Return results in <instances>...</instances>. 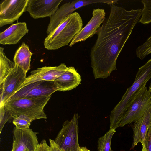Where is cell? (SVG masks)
<instances>
[{"label": "cell", "mask_w": 151, "mask_h": 151, "mask_svg": "<svg viewBox=\"0 0 151 151\" xmlns=\"http://www.w3.org/2000/svg\"><path fill=\"white\" fill-rule=\"evenodd\" d=\"M98 29L97 40L92 48L91 65L95 78H107L116 70L119 55L142 15V9L127 10L114 4Z\"/></svg>", "instance_id": "obj_1"}, {"label": "cell", "mask_w": 151, "mask_h": 151, "mask_svg": "<svg viewBox=\"0 0 151 151\" xmlns=\"http://www.w3.org/2000/svg\"><path fill=\"white\" fill-rule=\"evenodd\" d=\"M151 78V59L139 69L135 80L127 89L120 101L111 112L110 115V129H116L119 125L123 116L133 99L141 89L146 86Z\"/></svg>", "instance_id": "obj_2"}, {"label": "cell", "mask_w": 151, "mask_h": 151, "mask_svg": "<svg viewBox=\"0 0 151 151\" xmlns=\"http://www.w3.org/2000/svg\"><path fill=\"white\" fill-rule=\"evenodd\" d=\"M83 21L75 12L68 15L45 38V47L48 50H57L67 45L83 28Z\"/></svg>", "instance_id": "obj_3"}, {"label": "cell", "mask_w": 151, "mask_h": 151, "mask_svg": "<svg viewBox=\"0 0 151 151\" xmlns=\"http://www.w3.org/2000/svg\"><path fill=\"white\" fill-rule=\"evenodd\" d=\"M51 96L18 99L8 101L4 105L11 112L12 118L23 116L32 122L37 119L47 118L43 109Z\"/></svg>", "instance_id": "obj_4"}, {"label": "cell", "mask_w": 151, "mask_h": 151, "mask_svg": "<svg viewBox=\"0 0 151 151\" xmlns=\"http://www.w3.org/2000/svg\"><path fill=\"white\" fill-rule=\"evenodd\" d=\"M77 113H75L70 121L65 122L54 140L65 151H78L80 148L78 142V122Z\"/></svg>", "instance_id": "obj_5"}, {"label": "cell", "mask_w": 151, "mask_h": 151, "mask_svg": "<svg viewBox=\"0 0 151 151\" xmlns=\"http://www.w3.org/2000/svg\"><path fill=\"white\" fill-rule=\"evenodd\" d=\"M151 106V92L145 86L131 102L123 116L119 127L139 119Z\"/></svg>", "instance_id": "obj_6"}, {"label": "cell", "mask_w": 151, "mask_h": 151, "mask_svg": "<svg viewBox=\"0 0 151 151\" xmlns=\"http://www.w3.org/2000/svg\"><path fill=\"white\" fill-rule=\"evenodd\" d=\"M56 91H58V89L54 81H36L18 89L8 101L18 99L46 97L51 96Z\"/></svg>", "instance_id": "obj_7"}, {"label": "cell", "mask_w": 151, "mask_h": 151, "mask_svg": "<svg viewBox=\"0 0 151 151\" xmlns=\"http://www.w3.org/2000/svg\"><path fill=\"white\" fill-rule=\"evenodd\" d=\"M114 3L113 0H78L66 3L58 8L55 13L50 17L47 30V34L49 35L64 19L78 8L92 4L104 3L110 5Z\"/></svg>", "instance_id": "obj_8"}, {"label": "cell", "mask_w": 151, "mask_h": 151, "mask_svg": "<svg viewBox=\"0 0 151 151\" xmlns=\"http://www.w3.org/2000/svg\"><path fill=\"white\" fill-rule=\"evenodd\" d=\"M26 74L16 64L3 83L0 84V107L3 106L24 83L27 77Z\"/></svg>", "instance_id": "obj_9"}, {"label": "cell", "mask_w": 151, "mask_h": 151, "mask_svg": "<svg viewBox=\"0 0 151 151\" xmlns=\"http://www.w3.org/2000/svg\"><path fill=\"white\" fill-rule=\"evenodd\" d=\"M29 0H5L0 4V27L17 21L26 11Z\"/></svg>", "instance_id": "obj_10"}, {"label": "cell", "mask_w": 151, "mask_h": 151, "mask_svg": "<svg viewBox=\"0 0 151 151\" xmlns=\"http://www.w3.org/2000/svg\"><path fill=\"white\" fill-rule=\"evenodd\" d=\"M13 143L11 151H35L39 143L37 133L30 128L20 129L15 127L13 130Z\"/></svg>", "instance_id": "obj_11"}, {"label": "cell", "mask_w": 151, "mask_h": 151, "mask_svg": "<svg viewBox=\"0 0 151 151\" xmlns=\"http://www.w3.org/2000/svg\"><path fill=\"white\" fill-rule=\"evenodd\" d=\"M105 15L104 9L100 8L94 9L91 19L73 37L69 46L72 47L77 43L84 41L96 34L100 25L106 19Z\"/></svg>", "instance_id": "obj_12"}, {"label": "cell", "mask_w": 151, "mask_h": 151, "mask_svg": "<svg viewBox=\"0 0 151 151\" xmlns=\"http://www.w3.org/2000/svg\"><path fill=\"white\" fill-rule=\"evenodd\" d=\"M63 0H29L26 9L35 19L51 17Z\"/></svg>", "instance_id": "obj_13"}, {"label": "cell", "mask_w": 151, "mask_h": 151, "mask_svg": "<svg viewBox=\"0 0 151 151\" xmlns=\"http://www.w3.org/2000/svg\"><path fill=\"white\" fill-rule=\"evenodd\" d=\"M68 68V67L64 63H61L58 66H44L38 68L31 72L30 75L27 77L24 83L18 89L36 81H54L64 73Z\"/></svg>", "instance_id": "obj_14"}, {"label": "cell", "mask_w": 151, "mask_h": 151, "mask_svg": "<svg viewBox=\"0 0 151 151\" xmlns=\"http://www.w3.org/2000/svg\"><path fill=\"white\" fill-rule=\"evenodd\" d=\"M29 32L25 22H18L11 25L0 33V43L3 45H14Z\"/></svg>", "instance_id": "obj_15"}, {"label": "cell", "mask_w": 151, "mask_h": 151, "mask_svg": "<svg viewBox=\"0 0 151 151\" xmlns=\"http://www.w3.org/2000/svg\"><path fill=\"white\" fill-rule=\"evenodd\" d=\"M81 76L75 68L68 67L67 70L54 81L59 91H69L81 83Z\"/></svg>", "instance_id": "obj_16"}, {"label": "cell", "mask_w": 151, "mask_h": 151, "mask_svg": "<svg viewBox=\"0 0 151 151\" xmlns=\"http://www.w3.org/2000/svg\"><path fill=\"white\" fill-rule=\"evenodd\" d=\"M134 122L132 126L133 140L131 149L139 143L142 145L144 144L146 134L151 124V106L141 118Z\"/></svg>", "instance_id": "obj_17"}, {"label": "cell", "mask_w": 151, "mask_h": 151, "mask_svg": "<svg viewBox=\"0 0 151 151\" xmlns=\"http://www.w3.org/2000/svg\"><path fill=\"white\" fill-rule=\"evenodd\" d=\"M32 55L29 46L23 42L15 52L13 58L14 62L27 73L30 69Z\"/></svg>", "instance_id": "obj_18"}, {"label": "cell", "mask_w": 151, "mask_h": 151, "mask_svg": "<svg viewBox=\"0 0 151 151\" xmlns=\"http://www.w3.org/2000/svg\"><path fill=\"white\" fill-rule=\"evenodd\" d=\"M0 84H1L15 66L16 64L9 60L4 52V48L0 47Z\"/></svg>", "instance_id": "obj_19"}, {"label": "cell", "mask_w": 151, "mask_h": 151, "mask_svg": "<svg viewBox=\"0 0 151 151\" xmlns=\"http://www.w3.org/2000/svg\"><path fill=\"white\" fill-rule=\"evenodd\" d=\"M115 129H110L103 136L99 138L98 141V151H112L111 147V142Z\"/></svg>", "instance_id": "obj_20"}, {"label": "cell", "mask_w": 151, "mask_h": 151, "mask_svg": "<svg viewBox=\"0 0 151 151\" xmlns=\"http://www.w3.org/2000/svg\"><path fill=\"white\" fill-rule=\"evenodd\" d=\"M141 2L143 8L139 23L146 25L151 22V0H142Z\"/></svg>", "instance_id": "obj_21"}, {"label": "cell", "mask_w": 151, "mask_h": 151, "mask_svg": "<svg viewBox=\"0 0 151 151\" xmlns=\"http://www.w3.org/2000/svg\"><path fill=\"white\" fill-rule=\"evenodd\" d=\"M136 53L137 57L141 60L151 53V35L145 42L136 49Z\"/></svg>", "instance_id": "obj_22"}, {"label": "cell", "mask_w": 151, "mask_h": 151, "mask_svg": "<svg viewBox=\"0 0 151 151\" xmlns=\"http://www.w3.org/2000/svg\"><path fill=\"white\" fill-rule=\"evenodd\" d=\"M13 123L15 127L20 129L29 128L31 121L23 116H19L14 117Z\"/></svg>", "instance_id": "obj_23"}, {"label": "cell", "mask_w": 151, "mask_h": 151, "mask_svg": "<svg viewBox=\"0 0 151 151\" xmlns=\"http://www.w3.org/2000/svg\"><path fill=\"white\" fill-rule=\"evenodd\" d=\"M0 133L6 123L12 118V114L10 111L4 105L0 107Z\"/></svg>", "instance_id": "obj_24"}, {"label": "cell", "mask_w": 151, "mask_h": 151, "mask_svg": "<svg viewBox=\"0 0 151 151\" xmlns=\"http://www.w3.org/2000/svg\"><path fill=\"white\" fill-rule=\"evenodd\" d=\"M144 145L146 151H151V124L146 134Z\"/></svg>", "instance_id": "obj_25"}, {"label": "cell", "mask_w": 151, "mask_h": 151, "mask_svg": "<svg viewBox=\"0 0 151 151\" xmlns=\"http://www.w3.org/2000/svg\"><path fill=\"white\" fill-rule=\"evenodd\" d=\"M49 147L46 141L43 139L39 144L35 151H49Z\"/></svg>", "instance_id": "obj_26"}, {"label": "cell", "mask_w": 151, "mask_h": 151, "mask_svg": "<svg viewBox=\"0 0 151 151\" xmlns=\"http://www.w3.org/2000/svg\"><path fill=\"white\" fill-rule=\"evenodd\" d=\"M50 146L49 147V151H65L60 148L58 145L55 143L54 140L49 139Z\"/></svg>", "instance_id": "obj_27"}, {"label": "cell", "mask_w": 151, "mask_h": 151, "mask_svg": "<svg viewBox=\"0 0 151 151\" xmlns=\"http://www.w3.org/2000/svg\"><path fill=\"white\" fill-rule=\"evenodd\" d=\"M78 151H90L86 147H80V149Z\"/></svg>", "instance_id": "obj_28"}, {"label": "cell", "mask_w": 151, "mask_h": 151, "mask_svg": "<svg viewBox=\"0 0 151 151\" xmlns=\"http://www.w3.org/2000/svg\"><path fill=\"white\" fill-rule=\"evenodd\" d=\"M142 148L141 151H146V148L144 144L142 145Z\"/></svg>", "instance_id": "obj_29"}, {"label": "cell", "mask_w": 151, "mask_h": 151, "mask_svg": "<svg viewBox=\"0 0 151 151\" xmlns=\"http://www.w3.org/2000/svg\"><path fill=\"white\" fill-rule=\"evenodd\" d=\"M151 93V83H150V85L149 86V89Z\"/></svg>", "instance_id": "obj_30"}, {"label": "cell", "mask_w": 151, "mask_h": 151, "mask_svg": "<svg viewBox=\"0 0 151 151\" xmlns=\"http://www.w3.org/2000/svg\"><path fill=\"white\" fill-rule=\"evenodd\" d=\"M24 151H29L28 149H26Z\"/></svg>", "instance_id": "obj_31"}]
</instances>
